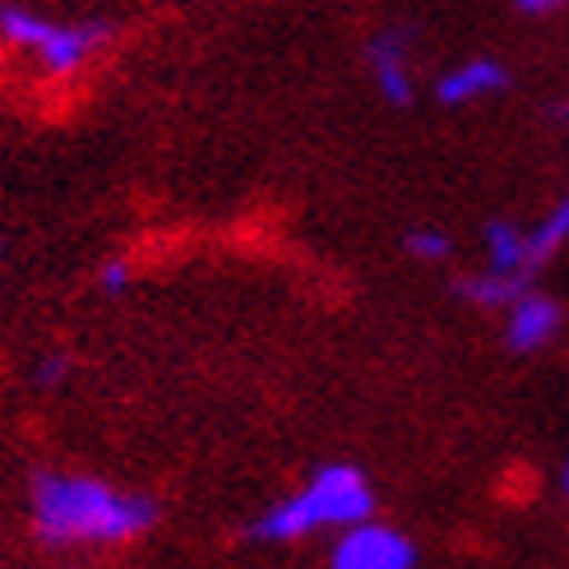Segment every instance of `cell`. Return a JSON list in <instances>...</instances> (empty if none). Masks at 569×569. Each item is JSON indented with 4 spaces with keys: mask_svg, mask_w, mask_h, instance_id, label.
<instances>
[{
    "mask_svg": "<svg viewBox=\"0 0 569 569\" xmlns=\"http://www.w3.org/2000/svg\"><path fill=\"white\" fill-rule=\"evenodd\" d=\"M565 496H569V468H565Z\"/></svg>",
    "mask_w": 569,
    "mask_h": 569,
    "instance_id": "e0dca14e",
    "label": "cell"
},
{
    "mask_svg": "<svg viewBox=\"0 0 569 569\" xmlns=\"http://www.w3.org/2000/svg\"><path fill=\"white\" fill-rule=\"evenodd\" d=\"M61 371H66V361H61V357H51V361H42V366H38V380H42V385H51V380H61Z\"/></svg>",
    "mask_w": 569,
    "mask_h": 569,
    "instance_id": "9a60e30c",
    "label": "cell"
},
{
    "mask_svg": "<svg viewBox=\"0 0 569 569\" xmlns=\"http://www.w3.org/2000/svg\"><path fill=\"white\" fill-rule=\"evenodd\" d=\"M509 89V70L500 61H491V56H472V61L453 66L440 83H436V98L445 107H463V102H477L487 93H500Z\"/></svg>",
    "mask_w": 569,
    "mask_h": 569,
    "instance_id": "52a82bcc",
    "label": "cell"
},
{
    "mask_svg": "<svg viewBox=\"0 0 569 569\" xmlns=\"http://www.w3.org/2000/svg\"><path fill=\"white\" fill-rule=\"evenodd\" d=\"M459 297L472 301V306H491V310H509L519 297H528V278H505V273H472L459 282Z\"/></svg>",
    "mask_w": 569,
    "mask_h": 569,
    "instance_id": "30bf717a",
    "label": "cell"
},
{
    "mask_svg": "<svg viewBox=\"0 0 569 569\" xmlns=\"http://www.w3.org/2000/svg\"><path fill=\"white\" fill-rule=\"evenodd\" d=\"M306 532H316V519H310L301 496L278 500L269 515L254 523V537H264V542H297V537H306Z\"/></svg>",
    "mask_w": 569,
    "mask_h": 569,
    "instance_id": "9c48e42d",
    "label": "cell"
},
{
    "mask_svg": "<svg viewBox=\"0 0 569 569\" xmlns=\"http://www.w3.org/2000/svg\"><path fill=\"white\" fill-rule=\"evenodd\" d=\"M0 33H6V42L33 51L42 61V70L74 74L111 28L107 23H51V19L28 14V10H6L0 14Z\"/></svg>",
    "mask_w": 569,
    "mask_h": 569,
    "instance_id": "7a4b0ae2",
    "label": "cell"
},
{
    "mask_svg": "<svg viewBox=\"0 0 569 569\" xmlns=\"http://www.w3.org/2000/svg\"><path fill=\"white\" fill-rule=\"evenodd\" d=\"M560 306L542 292H528L519 297L515 306H509V320H505V343L515 348V352H537V348H547L551 338L560 333Z\"/></svg>",
    "mask_w": 569,
    "mask_h": 569,
    "instance_id": "5b68a950",
    "label": "cell"
},
{
    "mask_svg": "<svg viewBox=\"0 0 569 569\" xmlns=\"http://www.w3.org/2000/svg\"><path fill=\"white\" fill-rule=\"evenodd\" d=\"M366 61H371L376 89L385 93V102L408 107L412 102V70H408V33H380L366 47Z\"/></svg>",
    "mask_w": 569,
    "mask_h": 569,
    "instance_id": "8992f818",
    "label": "cell"
},
{
    "mask_svg": "<svg viewBox=\"0 0 569 569\" xmlns=\"http://www.w3.org/2000/svg\"><path fill=\"white\" fill-rule=\"evenodd\" d=\"M316 528H361L371 523L376 509V491L352 463H329L310 477V487L301 491Z\"/></svg>",
    "mask_w": 569,
    "mask_h": 569,
    "instance_id": "3957f363",
    "label": "cell"
},
{
    "mask_svg": "<svg viewBox=\"0 0 569 569\" xmlns=\"http://www.w3.org/2000/svg\"><path fill=\"white\" fill-rule=\"evenodd\" d=\"M515 10H519V14H551V10H560V6H556V0H519Z\"/></svg>",
    "mask_w": 569,
    "mask_h": 569,
    "instance_id": "5bb4252c",
    "label": "cell"
},
{
    "mask_svg": "<svg viewBox=\"0 0 569 569\" xmlns=\"http://www.w3.org/2000/svg\"><path fill=\"white\" fill-rule=\"evenodd\" d=\"M403 250L417 254V260H445V254H449V237L440 232V227H412V232L403 237Z\"/></svg>",
    "mask_w": 569,
    "mask_h": 569,
    "instance_id": "7c38bea8",
    "label": "cell"
},
{
    "mask_svg": "<svg viewBox=\"0 0 569 569\" xmlns=\"http://www.w3.org/2000/svg\"><path fill=\"white\" fill-rule=\"evenodd\" d=\"M158 523V505L93 477L42 472L33 481V528L42 542H130Z\"/></svg>",
    "mask_w": 569,
    "mask_h": 569,
    "instance_id": "6da1fadb",
    "label": "cell"
},
{
    "mask_svg": "<svg viewBox=\"0 0 569 569\" xmlns=\"http://www.w3.org/2000/svg\"><path fill=\"white\" fill-rule=\"evenodd\" d=\"M126 282H130V264H126V260L102 264V288H107V292H121Z\"/></svg>",
    "mask_w": 569,
    "mask_h": 569,
    "instance_id": "4fadbf2b",
    "label": "cell"
},
{
    "mask_svg": "<svg viewBox=\"0 0 569 569\" xmlns=\"http://www.w3.org/2000/svg\"><path fill=\"white\" fill-rule=\"evenodd\" d=\"M487 260H491V273H505V278H532L528 273V254H523V227L515 222H487Z\"/></svg>",
    "mask_w": 569,
    "mask_h": 569,
    "instance_id": "ba28073f",
    "label": "cell"
},
{
    "mask_svg": "<svg viewBox=\"0 0 569 569\" xmlns=\"http://www.w3.org/2000/svg\"><path fill=\"white\" fill-rule=\"evenodd\" d=\"M551 121H565V126H569V102H556V107H551Z\"/></svg>",
    "mask_w": 569,
    "mask_h": 569,
    "instance_id": "2e32d148",
    "label": "cell"
},
{
    "mask_svg": "<svg viewBox=\"0 0 569 569\" xmlns=\"http://www.w3.org/2000/svg\"><path fill=\"white\" fill-rule=\"evenodd\" d=\"M412 565H417V547L385 523L348 528V537L333 547V569H412Z\"/></svg>",
    "mask_w": 569,
    "mask_h": 569,
    "instance_id": "277c9868",
    "label": "cell"
},
{
    "mask_svg": "<svg viewBox=\"0 0 569 569\" xmlns=\"http://www.w3.org/2000/svg\"><path fill=\"white\" fill-rule=\"evenodd\" d=\"M565 237H569V199L565 204H556L542 222L532 227V232H523V254H528V273H537L542 269L551 254L565 246Z\"/></svg>",
    "mask_w": 569,
    "mask_h": 569,
    "instance_id": "8fae6325",
    "label": "cell"
}]
</instances>
